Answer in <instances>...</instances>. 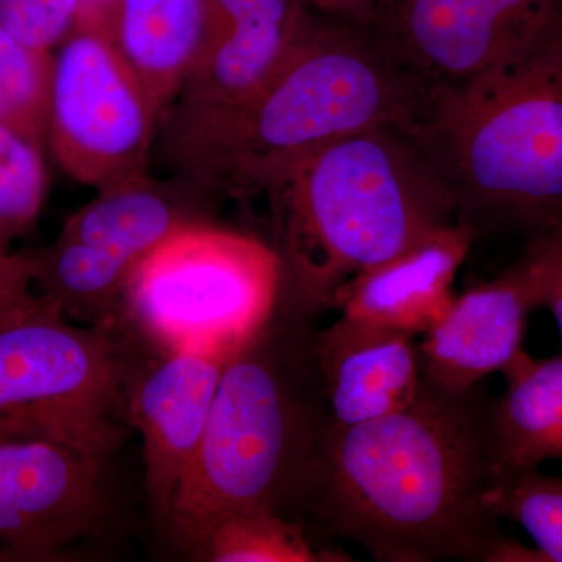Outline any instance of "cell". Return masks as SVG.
I'll return each mask as SVG.
<instances>
[{"label": "cell", "instance_id": "6da1fadb", "mask_svg": "<svg viewBox=\"0 0 562 562\" xmlns=\"http://www.w3.org/2000/svg\"><path fill=\"white\" fill-rule=\"evenodd\" d=\"M494 405L484 382L450 391L424 379L405 412L331 420L310 516L379 562L539 561L486 503L498 472Z\"/></svg>", "mask_w": 562, "mask_h": 562}, {"label": "cell", "instance_id": "7a4b0ae2", "mask_svg": "<svg viewBox=\"0 0 562 562\" xmlns=\"http://www.w3.org/2000/svg\"><path fill=\"white\" fill-rule=\"evenodd\" d=\"M316 313L280 291L269 319L228 361L166 524L181 541L233 512L308 514L331 425Z\"/></svg>", "mask_w": 562, "mask_h": 562}, {"label": "cell", "instance_id": "3957f363", "mask_svg": "<svg viewBox=\"0 0 562 562\" xmlns=\"http://www.w3.org/2000/svg\"><path fill=\"white\" fill-rule=\"evenodd\" d=\"M265 195L281 288L313 312L331 308L358 273L457 222L430 162L397 127L369 128L312 151Z\"/></svg>", "mask_w": 562, "mask_h": 562}, {"label": "cell", "instance_id": "277c9868", "mask_svg": "<svg viewBox=\"0 0 562 562\" xmlns=\"http://www.w3.org/2000/svg\"><path fill=\"white\" fill-rule=\"evenodd\" d=\"M482 238L562 225V35L450 90L405 131Z\"/></svg>", "mask_w": 562, "mask_h": 562}, {"label": "cell", "instance_id": "5b68a950", "mask_svg": "<svg viewBox=\"0 0 562 562\" xmlns=\"http://www.w3.org/2000/svg\"><path fill=\"white\" fill-rule=\"evenodd\" d=\"M425 94L368 29L328 18L173 177L209 199L265 194L327 144L369 128L406 131Z\"/></svg>", "mask_w": 562, "mask_h": 562}, {"label": "cell", "instance_id": "8992f818", "mask_svg": "<svg viewBox=\"0 0 562 562\" xmlns=\"http://www.w3.org/2000/svg\"><path fill=\"white\" fill-rule=\"evenodd\" d=\"M114 331L74 324L44 301L21 254L0 281V435L101 458L117 446L128 366Z\"/></svg>", "mask_w": 562, "mask_h": 562}, {"label": "cell", "instance_id": "52a82bcc", "mask_svg": "<svg viewBox=\"0 0 562 562\" xmlns=\"http://www.w3.org/2000/svg\"><path fill=\"white\" fill-rule=\"evenodd\" d=\"M280 288L273 247L194 222L166 236L133 268L121 322L157 351L236 353L269 319Z\"/></svg>", "mask_w": 562, "mask_h": 562}, {"label": "cell", "instance_id": "ba28073f", "mask_svg": "<svg viewBox=\"0 0 562 562\" xmlns=\"http://www.w3.org/2000/svg\"><path fill=\"white\" fill-rule=\"evenodd\" d=\"M319 22L306 0H203L198 50L155 139L173 176L276 79Z\"/></svg>", "mask_w": 562, "mask_h": 562}, {"label": "cell", "instance_id": "9c48e42d", "mask_svg": "<svg viewBox=\"0 0 562 562\" xmlns=\"http://www.w3.org/2000/svg\"><path fill=\"white\" fill-rule=\"evenodd\" d=\"M158 114L113 36L74 29L54 54L47 147L101 192L150 173Z\"/></svg>", "mask_w": 562, "mask_h": 562}, {"label": "cell", "instance_id": "30bf717a", "mask_svg": "<svg viewBox=\"0 0 562 562\" xmlns=\"http://www.w3.org/2000/svg\"><path fill=\"white\" fill-rule=\"evenodd\" d=\"M362 27L425 92L443 91L562 35V0H386Z\"/></svg>", "mask_w": 562, "mask_h": 562}, {"label": "cell", "instance_id": "8fae6325", "mask_svg": "<svg viewBox=\"0 0 562 562\" xmlns=\"http://www.w3.org/2000/svg\"><path fill=\"white\" fill-rule=\"evenodd\" d=\"M105 514L101 457L66 443L0 435V554L50 560Z\"/></svg>", "mask_w": 562, "mask_h": 562}, {"label": "cell", "instance_id": "7c38bea8", "mask_svg": "<svg viewBox=\"0 0 562 562\" xmlns=\"http://www.w3.org/2000/svg\"><path fill=\"white\" fill-rule=\"evenodd\" d=\"M127 369L122 387L124 420L143 438L151 509L168 524L181 476L205 431L222 373L235 353L206 350L157 351Z\"/></svg>", "mask_w": 562, "mask_h": 562}, {"label": "cell", "instance_id": "4fadbf2b", "mask_svg": "<svg viewBox=\"0 0 562 562\" xmlns=\"http://www.w3.org/2000/svg\"><path fill=\"white\" fill-rule=\"evenodd\" d=\"M541 308L538 279L527 255L497 279L480 283L424 333V379L443 390L462 391L503 372L522 351L527 319Z\"/></svg>", "mask_w": 562, "mask_h": 562}, {"label": "cell", "instance_id": "5bb4252c", "mask_svg": "<svg viewBox=\"0 0 562 562\" xmlns=\"http://www.w3.org/2000/svg\"><path fill=\"white\" fill-rule=\"evenodd\" d=\"M314 350L336 425L405 412L419 395L420 344L409 333L341 314L317 330Z\"/></svg>", "mask_w": 562, "mask_h": 562}, {"label": "cell", "instance_id": "9a60e30c", "mask_svg": "<svg viewBox=\"0 0 562 562\" xmlns=\"http://www.w3.org/2000/svg\"><path fill=\"white\" fill-rule=\"evenodd\" d=\"M475 241L465 225L454 222L347 281L331 308L342 316L424 335L449 312L454 277Z\"/></svg>", "mask_w": 562, "mask_h": 562}, {"label": "cell", "instance_id": "2e32d148", "mask_svg": "<svg viewBox=\"0 0 562 562\" xmlns=\"http://www.w3.org/2000/svg\"><path fill=\"white\" fill-rule=\"evenodd\" d=\"M209 201L176 177L169 181L150 173L99 192L63 225V235L135 268L166 236L194 222Z\"/></svg>", "mask_w": 562, "mask_h": 562}, {"label": "cell", "instance_id": "e0dca14e", "mask_svg": "<svg viewBox=\"0 0 562 562\" xmlns=\"http://www.w3.org/2000/svg\"><path fill=\"white\" fill-rule=\"evenodd\" d=\"M203 25V0H117L113 40L160 121L190 68Z\"/></svg>", "mask_w": 562, "mask_h": 562}, {"label": "cell", "instance_id": "ac0fdd59", "mask_svg": "<svg viewBox=\"0 0 562 562\" xmlns=\"http://www.w3.org/2000/svg\"><path fill=\"white\" fill-rule=\"evenodd\" d=\"M502 373L506 390L494 405L498 471L562 462V355L535 360L522 350Z\"/></svg>", "mask_w": 562, "mask_h": 562}, {"label": "cell", "instance_id": "d6986e66", "mask_svg": "<svg viewBox=\"0 0 562 562\" xmlns=\"http://www.w3.org/2000/svg\"><path fill=\"white\" fill-rule=\"evenodd\" d=\"M183 542L213 562L353 561L341 549L314 542L299 520L262 509L224 514Z\"/></svg>", "mask_w": 562, "mask_h": 562}, {"label": "cell", "instance_id": "ffe728a7", "mask_svg": "<svg viewBox=\"0 0 562 562\" xmlns=\"http://www.w3.org/2000/svg\"><path fill=\"white\" fill-rule=\"evenodd\" d=\"M54 54L32 49L0 27V122L46 150Z\"/></svg>", "mask_w": 562, "mask_h": 562}, {"label": "cell", "instance_id": "44dd1931", "mask_svg": "<svg viewBox=\"0 0 562 562\" xmlns=\"http://www.w3.org/2000/svg\"><path fill=\"white\" fill-rule=\"evenodd\" d=\"M486 503L501 519L524 528L541 561L562 562V476L539 468L498 471Z\"/></svg>", "mask_w": 562, "mask_h": 562}, {"label": "cell", "instance_id": "7402d4cb", "mask_svg": "<svg viewBox=\"0 0 562 562\" xmlns=\"http://www.w3.org/2000/svg\"><path fill=\"white\" fill-rule=\"evenodd\" d=\"M46 183L44 149L0 122V247L9 250L32 227Z\"/></svg>", "mask_w": 562, "mask_h": 562}, {"label": "cell", "instance_id": "603a6c76", "mask_svg": "<svg viewBox=\"0 0 562 562\" xmlns=\"http://www.w3.org/2000/svg\"><path fill=\"white\" fill-rule=\"evenodd\" d=\"M79 0H0V27L32 49L52 52L72 32Z\"/></svg>", "mask_w": 562, "mask_h": 562}, {"label": "cell", "instance_id": "cb8c5ba5", "mask_svg": "<svg viewBox=\"0 0 562 562\" xmlns=\"http://www.w3.org/2000/svg\"><path fill=\"white\" fill-rule=\"evenodd\" d=\"M524 254L531 261L538 279L541 308L553 314L562 341V225L527 238Z\"/></svg>", "mask_w": 562, "mask_h": 562}, {"label": "cell", "instance_id": "d4e9b609", "mask_svg": "<svg viewBox=\"0 0 562 562\" xmlns=\"http://www.w3.org/2000/svg\"><path fill=\"white\" fill-rule=\"evenodd\" d=\"M314 10L333 20L368 25L375 16L380 0H306Z\"/></svg>", "mask_w": 562, "mask_h": 562}, {"label": "cell", "instance_id": "484cf974", "mask_svg": "<svg viewBox=\"0 0 562 562\" xmlns=\"http://www.w3.org/2000/svg\"><path fill=\"white\" fill-rule=\"evenodd\" d=\"M116 7L117 0H79V13L74 29H95L113 36Z\"/></svg>", "mask_w": 562, "mask_h": 562}, {"label": "cell", "instance_id": "4316f807", "mask_svg": "<svg viewBox=\"0 0 562 562\" xmlns=\"http://www.w3.org/2000/svg\"><path fill=\"white\" fill-rule=\"evenodd\" d=\"M21 262V255H11L9 250L3 249V247H0V281H3L7 279V277H10L11 273L16 271L18 266H20Z\"/></svg>", "mask_w": 562, "mask_h": 562}, {"label": "cell", "instance_id": "83f0119b", "mask_svg": "<svg viewBox=\"0 0 562 562\" xmlns=\"http://www.w3.org/2000/svg\"><path fill=\"white\" fill-rule=\"evenodd\" d=\"M384 2H386V0H380V5H382V3H384ZM380 5H379V9H380ZM379 9H376V10H379ZM375 13H376V11H375Z\"/></svg>", "mask_w": 562, "mask_h": 562}]
</instances>
